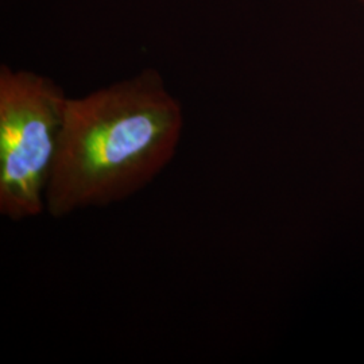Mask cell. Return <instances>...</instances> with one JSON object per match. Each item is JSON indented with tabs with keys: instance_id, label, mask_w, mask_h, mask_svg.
Segmentation results:
<instances>
[{
	"instance_id": "1",
	"label": "cell",
	"mask_w": 364,
	"mask_h": 364,
	"mask_svg": "<svg viewBox=\"0 0 364 364\" xmlns=\"http://www.w3.org/2000/svg\"><path fill=\"white\" fill-rule=\"evenodd\" d=\"M182 129L181 103L153 68L68 97L45 196L48 215L63 219L141 192L176 156Z\"/></svg>"
},
{
	"instance_id": "2",
	"label": "cell",
	"mask_w": 364,
	"mask_h": 364,
	"mask_svg": "<svg viewBox=\"0 0 364 364\" xmlns=\"http://www.w3.org/2000/svg\"><path fill=\"white\" fill-rule=\"evenodd\" d=\"M66 100L52 78L0 66V213L9 220L46 212Z\"/></svg>"
}]
</instances>
